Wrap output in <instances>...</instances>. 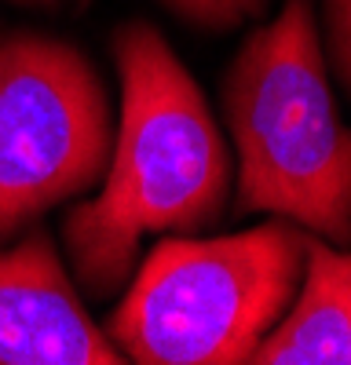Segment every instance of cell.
Masks as SVG:
<instances>
[{
	"label": "cell",
	"mask_w": 351,
	"mask_h": 365,
	"mask_svg": "<svg viewBox=\"0 0 351 365\" xmlns=\"http://www.w3.org/2000/svg\"><path fill=\"white\" fill-rule=\"evenodd\" d=\"M110 146L106 88L84 51L48 34H0V245L99 187Z\"/></svg>",
	"instance_id": "277c9868"
},
{
	"label": "cell",
	"mask_w": 351,
	"mask_h": 365,
	"mask_svg": "<svg viewBox=\"0 0 351 365\" xmlns=\"http://www.w3.org/2000/svg\"><path fill=\"white\" fill-rule=\"evenodd\" d=\"M256 365H351V249L307 234L304 278L289 311L253 351Z\"/></svg>",
	"instance_id": "8992f818"
},
{
	"label": "cell",
	"mask_w": 351,
	"mask_h": 365,
	"mask_svg": "<svg viewBox=\"0 0 351 365\" xmlns=\"http://www.w3.org/2000/svg\"><path fill=\"white\" fill-rule=\"evenodd\" d=\"M322 19H326L330 63L351 96V0H322Z\"/></svg>",
	"instance_id": "ba28073f"
},
{
	"label": "cell",
	"mask_w": 351,
	"mask_h": 365,
	"mask_svg": "<svg viewBox=\"0 0 351 365\" xmlns=\"http://www.w3.org/2000/svg\"><path fill=\"white\" fill-rule=\"evenodd\" d=\"M19 4H34V8H58L63 0H19Z\"/></svg>",
	"instance_id": "9c48e42d"
},
{
	"label": "cell",
	"mask_w": 351,
	"mask_h": 365,
	"mask_svg": "<svg viewBox=\"0 0 351 365\" xmlns=\"http://www.w3.org/2000/svg\"><path fill=\"white\" fill-rule=\"evenodd\" d=\"M161 4L176 11L183 22H190L194 29L227 34V29H238L242 22L263 15L268 0H161Z\"/></svg>",
	"instance_id": "52a82bcc"
},
{
	"label": "cell",
	"mask_w": 351,
	"mask_h": 365,
	"mask_svg": "<svg viewBox=\"0 0 351 365\" xmlns=\"http://www.w3.org/2000/svg\"><path fill=\"white\" fill-rule=\"evenodd\" d=\"M88 318L51 237L29 230L0 252V365H121Z\"/></svg>",
	"instance_id": "5b68a950"
},
{
	"label": "cell",
	"mask_w": 351,
	"mask_h": 365,
	"mask_svg": "<svg viewBox=\"0 0 351 365\" xmlns=\"http://www.w3.org/2000/svg\"><path fill=\"white\" fill-rule=\"evenodd\" d=\"M307 234L268 220L223 237H168L151 249L106 336L139 365H245L289 311Z\"/></svg>",
	"instance_id": "3957f363"
},
{
	"label": "cell",
	"mask_w": 351,
	"mask_h": 365,
	"mask_svg": "<svg viewBox=\"0 0 351 365\" xmlns=\"http://www.w3.org/2000/svg\"><path fill=\"white\" fill-rule=\"evenodd\" d=\"M81 4H88V0H81Z\"/></svg>",
	"instance_id": "30bf717a"
},
{
	"label": "cell",
	"mask_w": 351,
	"mask_h": 365,
	"mask_svg": "<svg viewBox=\"0 0 351 365\" xmlns=\"http://www.w3.org/2000/svg\"><path fill=\"white\" fill-rule=\"evenodd\" d=\"M113 58L121 132L99 197L77 205L63 223L77 282L92 299H110L132 278L143 234L216 223L230 187V158L209 103L161 29L125 22L113 34Z\"/></svg>",
	"instance_id": "6da1fadb"
},
{
	"label": "cell",
	"mask_w": 351,
	"mask_h": 365,
	"mask_svg": "<svg viewBox=\"0 0 351 365\" xmlns=\"http://www.w3.org/2000/svg\"><path fill=\"white\" fill-rule=\"evenodd\" d=\"M238 146V212L289 220L351 249V128L337 113L311 0H285L223 77Z\"/></svg>",
	"instance_id": "7a4b0ae2"
}]
</instances>
